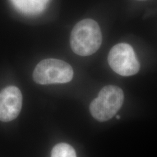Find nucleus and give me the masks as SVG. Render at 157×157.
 <instances>
[{"instance_id":"obj_1","label":"nucleus","mask_w":157,"mask_h":157,"mask_svg":"<svg viewBox=\"0 0 157 157\" xmlns=\"http://www.w3.org/2000/svg\"><path fill=\"white\" fill-rule=\"evenodd\" d=\"M102 43L99 25L93 19H84L76 23L71 33L72 50L80 56H89L96 52Z\"/></svg>"},{"instance_id":"obj_2","label":"nucleus","mask_w":157,"mask_h":157,"mask_svg":"<svg viewBox=\"0 0 157 157\" xmlns=\"http://www.w3.org/2000/svg\"><path fill=\"white\" fill-rule=\"evenodd\" d=\"M124 99V95L120 87L115 85L105 86L90 103V113L99 121L109 120L122 106Z\"/></svg>"},{"instance_id":"obj_3","label":"nucleus","mask_w":157,"mask_h":157,"mask_svg":"<svg viewBox=\"0 0 157 157\" xmlns=\"http://www.w3.org/2000/svg\"><path fill=\"white\" fill-rule=\"evenodd\" d=\"M73 76V68L68 63L54 58L40 61L33 72L34 82L43 85L68 83L71 81Z\"/></svg>"},{"instance_id":"obj_4","label":"nucleus","mask_w":157,"mask_h":157,"mask_svg":"<svg viewBox=\"0 0 157 157\" xmlns=\"http://www.w3.org/2000/svg\"><path fill=\"white\" fill-rule=\"evenodd\" d=\"M108 62L113 71L123 76L135 75L140 70V63L134 50L126 43H119L111 48Z\"/></svg>"},{"instance_id":"obj_5","label":"nucleus","mask_w":157,"mask_h":157,"mask_svg":"<svg viewBox=\"0 0 157 157\" xmlns=\"http://www.w3.org/2000/svg\"><path fill=\"white\" fill-rule=\"evenodd\" d=\"M23 96L15 86H9L0 92V121L8 122L17 117L21 111Z\"/></svg>"},{"instance_id":"obj_6","label":"nucleus","mask_w":157,"mask_h":157,"mask_svg":"<svg viewBox=\"0 0 157 157\" xmlns=\"http://www.w3.org/2000/svg\"><path fill=\"white\" fill-rule=\"evenodd\" d=\"M17 10L29 15L39 14L44 11L50 0H10Z\"/></svg>"},{"instance_id":"obj_7","label":"nucleus","mask_w":157,"mask_h":157,"mask_svg":"<svg viewBox=\"0 0 157 157\" xmlns=\"http://www.w3.org/2000/svg\"><path fill=\"white\" fill-rule=\"evenodd\" d=\"M51 157H76V154L71 146L61 143L53 147L51 152Z\"/></svg>"},{"instance_id":"obj_8","label":"nucleus","mask_w":157,"mask_h":157,"mask_svg":"<svg viewBox=\"0 0 157 157\" xmlns=\"http://www.w3.org/2000/svg\"><path fill=\"white\" fill-rule=\"evenodd\" d=\"M117 119H120V116H117Z\"/></svg>"}]
</instances>
